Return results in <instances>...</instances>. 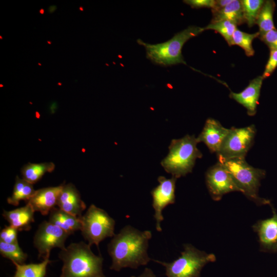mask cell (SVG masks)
<instances>
[{
    "instance_id": "6da1fadb",
    "label": "cell",
    "mask_w": 277,
    "mask_h": 277,
    "mask_svg": "<svg viewBox=\"0 0 277 277\" xmlns=\"http://www.w3.org/2000/svg\"><path fill=\"white\" fill-rule=\"evenodd\" d=\"M152 237L149 230L140 231L130 225L124 227L108 245L111 258L110 269L120 271L124 268L136 269L152 260L147 250Z\"/></svg>"
},
{
    "instance_id": "7a4b0ae2",
    "label": "cell",
    "mask_w": 277,
    "mask_h": 277,
    "mask_svg": "<svg viewBox=\"0 0 277 277\" xmlns=\"http://www.w3.org/2000/svg\"><path fill=\"white\" fill-rule=\"evenodd\" d=\"M58 257L63 263L60 277H106L103 257L93 253L91 246L83 241L70 244L61 250Z\"/></svg>"
},
{
    "instance_id": "3957f363",
    "label": "cell",
    "mask_w": 277,
    "mask_h": 277,
    "mask_svg": "<svg viewBox=\"0 0 277 277\" xmlns=\"http://www.w3.org/2000/svg\"><path fill=\"white\" fill-rule=\"evenodd\" d=\"M204 27L189 26L176 33L171 38L163 43L151 44L138 39V44L144 47L147 58L153 63L167 67L179 64H186L182 49L186 42L201 34Z\"/></svg>"
},
{
    "instance_id": "277c9868",
    "label": "cell",
    "mask_w": 277,
    "mask_h": 277,
    "mask_svg": "<svg viewBox=\"0 0 277 277\" xmlns=\"http://www.w3.org/2000/svg\"><path fill=\"white\" fill-rule=\"evenodd\" d=\"M197 143L194 135L173 139L168 155L161 162L166 172L176 179L191 172L196 160L203 155L197 147Z\"/></svg>"
},
{
    "instance_id": "5b68a950",
    "label": "cell",
    "mask_w": 277,
    "mask_h": 277,
    "mask_svg": "<svg viewBox=\"0 0 277 277\" xmlns=\"http://www.w3.org/2000/svg\"><path fill=\"white\" fill-rule=\"evenodd\" d=\"M231 174L236 185L249 200L258 205H271L269 200L259 195L261 181L265 176V171L249 165L245 158L219 160Z\"/></svg>"
},
{
    "instance_id": "8992f818",
    "label": "cell",
    "mask_w": 277,
    "mask_h": 277,
    "mask_svg": "<svg viewBox=\"0 0 277 277\" xmlns=\"http://www.w3.org/2000/svg\"><path fill=\"white\" fill-rule=\"evenodd\" d=\"M181 254L170 263L152 260L165 268L167 277H200L203 268L216 260L214 254L200 250L190 244L184 245V250Z\"/></svg>"
},
{
    "instance_id": "52a82bcc",
    "label": "cell",
    "mask_w": 277,
    "mask_h": 277,
    "mask_svg": "<svg viewBox=\"0 0 277 277\" xmlns=\"http://www.w3.org/2000/svg\"><path fill=\"white\" fill-rule=\"evenodd\" d=\"M80 220L82 234L90 246L94 244L98 247L100 242L115 235L114 220L104 210L93 204L89 206Z\"/></svg>"
},
{
    "instance_id": "ba28073f",
    "label": "cell",
    "mask_w": 277,
    "mask_h": 277,
    "mask_svg": "<svg viewBox=\"0 0 277 277\" xmlns=\"http://www.w3.org/2000/svg\"><path fill=\"white\" fill-rule=\"evenodd\" d=\"M255 133L253 125L243 128H231L216 153L218 159L245 158L253 144Z\"/></svg>"
},
{
    "instance_id": "9c48e42d",
    "label": "cell",
    "mask_w": 277,
    "mask_h": 277,
    "mask_svg": "<svg viewBox=\"0 0 277 277\" xmlns=\"http://www.w3.org/2000/svg\"><path fill=\"white\" fill-rule=\"evenodd\" d=\"M70 234L49 221H44L38 226L33 238V244L38 251V258H50L54 248H65V242Z\"/></svg>"
},
{
    "instance_id": "30bf717a",
    "label": "cell",
    "mask_w": 277,
    "mask_h": 277,
    "mask_svg": "<svg viewBox=\"0 0 277 277\" xmlns=\"http://www.w3.org/2000/svg\"><path fill=\"white\" fill-rule=\"evenodd\" d=\"M206 183L209 192L214 201L220 200L228 193L241 192L231 174L219 162L207 170Z\"/></svg>"
},
{
    "instance_id": "8fae6325",
    "label": "cell",
    "mask_w": 277,
    "mask_h": 277,
    "mask_svg": "<svg viewBox=\"0 0 277 277\" xmlns=\"http://www.w3.org/2000/svg\"><path fill=\"white\" fill-rule=\"evenodd\" d=\"M177 179L174 176L167 179L160 176L157 181L159 184L151 191L152 196V206L154 210V218L156 221V229L157 231L162 230L161 223L164 220L162 211L170 204L175 202V183Z\"/></svg>"
},
{
    "instance_id": "7c38bea8",
    "label": "cell",
    "mask_w": 277,
    "mask_h": 277,
    "mask_svg": "<svg viewBox=\"0 0 277 277\" xmlns=\"http://www.w3.org/2000/svg\"><path fill=\"white\" fill-rule=\"evenodd\" d=\"M271 205L272 216L258 221L252 227L258 234L261 250L277 253V213Z\"/></svg>"
},
{
    "instance_id": "4fadbf2b",
    "label": "cell",
    "mask_w": 277,
    "mask_h": 277,
    "mask_svg": "<svg viewBox=\"0 0 277 277\" xmlns=\"http://www.w3.org/2000/svg\"><path fill=\"white\" fill-rule=\"evenodd\" d=\"M229 130L223 127L218 121L208 118L196 139L198 143H204L211 152L217 153Z\"/></svg>"
},
{
    "instance_id": "5bb4252c",
    "label": "cell",
    "mask_w": 277,
    "mask_h": 277,
    "mask_svg": "<svg viewBox=\"0 0 277 277\" xmlns=\"http://www.w3.org/2000/svg\"><path fill=\"white\" fill-rule=\"evenodd\" d=\"M57 206L61 209L78 217H81L86 208V205L82 200L80 193L72 183L63 184Z\"/></svg>"
},
{
    "instance_id": "9a60e30c",
    "label": "cell",
    "mask_w": 277,
    "mask_h": 277,
    "mask_svg": "<svg viewBox=\"0 0 277 277\" xmlns=\"http://www.w3.org/2000/svg\"><path fill=\"white\" fill-rule=\"evenodd\" d=\"M62 187L63 184L38 189L27 203L32 206L35 212H39L43 215H47L57 205Z\"/></svg>"
},
{
    "instance_id": "2e32d148",
    "label": "cell",
    "mask_w": 277,
    "mask_h": 277,
    "mask_svg": "<svg viewBox=\"0 0 277 277\" xmlns=\"http://www.w3.org/2000/svg\"><path fill=\"white\" fill-rule=\"evenodd\" d=\"M263 80L262 76H259L251 80L242 91L230 93V97L243 105L250 116L256 113Z\"/></svg>"
},
{
    "instance_id": "e0dca14e",
    "label": "cell",
    "mask_w": 277,
    "mask_h": 277,
    "mask_svg": "<svg viewBox=\"0 0 277 277\" xmlns=\"http://www.w3.org/2000/svg\"><path fill=\"white\" fill-rule=\"evenodd\" d=\"M34 212L32 206L27 203L23 207L10 211L4 210L2 215L10 226L18 231H29L34 222Z\"/></svg>"
},
{
    "instance_id": "ac0fdd59",
    "label": "cell",
    "mask_w": 277,
    "mask_h": 277,
    "mask_svg": "<svg viewBox=\"0 0 277 277\" xmlns=\"http://www.w3.org/2000/svg\"><path fill=\"white\" fill-rule=\"evenodd\" d=\"M48 221L70 235L76 231L81 230L82 227L80 217L74 216L58 207H54L51 210Z\"/></svg>"
},
{
    "instance_id": "d6986e66",
    "label": "cell",
    "mask_w": 277,
    "mask_h": 277,
    "mask_svg": "<svg viewBox=\"0 0 277 277\" xmlns=\"http://www.w3.org/2000/svg\"><path fill=\"white\" fill-rule=\"evenodd\" d=\"M211 22L228 20L234 22L237 25L245 23L241 1L233 0L224 8L212 12Z\"/></svg>"
},
{
    "instance_id": "ffe728a7",
    "label": "cell",
    "mask_w": 277,
    "mask_h": 277,
    "mask_svg": "<svg viewBox=\"0 0 277 277\" xmlns=\"http://www.w3.org/2000/svg\"><path fill=\"white\" fill-rule=\"evenodd\" d=\"M35 191L33 184L16 176L12 195L7 199V202L13 206L18 205L21 201L27 202Z\"/></svg>"
},
{
    "instance_id": "44dd1931",
    "label": "cell",
    "mask_w": 277,
    "mask_h": 277,
    "mask_svg": "<svg viewBox=\"0 0 277 277\" xmlns=\"http://www.w3.org/2000/svg\"><path fill=\"white\" fill-rule=\"evenodd\" d=\"M54 168L55 165L52 162L29 163L22 168L21 173L23 179L34 184L39 181L45 173L52 172Z\"/></svg>"
},
{
    "instance_id": "7402d4cb",
    "label": "cell",
    "mask_w": 277,
    "mask_h": 277,
    "mask_svg": "<svg viewBox=\"0 0 277 277\" xmlns=\"http://www.w3.org/2000/svg\"><path fill=\"white\" fill-rule=\"evenodd\" d=\"M51 262L48 258L37 264L13 263L16 270L12 277H45L47 266Z\"/></svg>"
},
{
    "instance_id": "603a6c76",
    "label": "cell",
    "mask_w": 277,
    "mask_h": 277,
    "mask_svg": "<svg viewBox=\"0 0 277 277\" xmlns=\"http://www.w3.org/2000/svg\"><path fill=\"white\" fill-rule=\"evenodd\" d=\"M275 7V4L273 1L268 0L264 2L256 22L259 27L260 35L275 29L273 20Z\"/></svg>"
},
{
    "instance_id": "cb8c5ba5",
    "label": "cell",
    "mask_w": 277,
    "mask_h": 277,
    "mask_svg": "<svg viewBox=\"0 0 277 277\" xmlns=\"http://www.w3.org/2000/svg\"><path fill=\"white\" fill-rule=\"evenodd\" d=\"M0 253L4 258L8 259L13 263L25 264L28 255L19 247L18 243L8 244L0 241Z\"/></svg>"
},
{
    "instance_id": "d4e9b609",
    "label": "cell",
    "mask_w": 277,
    "mask_h": 277,
    "mask_svg": "<svg viewBox=\"0 0 277 277\" xmlns=\"http://www.w3.org/2000/svg\"><path fill=\"white\" fill-rule=\"evenodd\" d=\"M259 35V32L251 34L237 29L232 37V45H235L241 47L245 51L247 56H253L254 54V50L252 46V41Z\"/></svg>"
},
{
    "instance_id": "484cf974",
    "label": "cell",
    "mask_w": 277,
    "mask_h": 277,
    "mask_svg": "<svg viewBox=\"0 0 277 277\" xmlns=\"http://www.w3.org/2000/svg\"><path fill=\"white\" fill-rule=\"evenodd\" d=\"M237 25L228 20H222L211 23L204 27V30H213L219 33L226 40L229 46H232V37L238 29Z\"/></svg>"
},
{
    "instance_id": "4316f807",
    "label": "cell",
    "mask_w": 277,
    "mask_h": 277,
    "mask_svg": "<svg viewBox=\"0 0 277 277\" xmlns=\"http://www.w3.org/2000/svg\"><path fill=\"white\" fill-rule=\"evenodd\" d=\"M264 2L262 0L241 1L245 23L249 27H251L256 24L258 15Z\"/></svg>"
},
{
    "instance_id": "83f0119b",
    "label": "cell",
    "mask_w": 277,
    "mask_h": 277,
    "mask_svg": "<svg viewBox=\"0 0 277 277\" xmlns=\"http://www.w3.org/2000/svg\"><path fill=\"white\" fill-rule=\"evenodd\" d=\"M18 231L13 227L9 225L5 226L0 233V241L8 244L18 243L17 232Z\"/></svg>"
},
{
    "instance_id": "f1b7e54d",
    "label": "cell",
    "mask_w": 277,
    "mask_h": 277,
    "mask_svg": "<svg viewBox=\"0 0 277 277\" xmlns=\"http://www.w3.org/2000/svg\"><path fill=\"white\" fill-rule=\"evenodd\" d=\"M277 67V49L270 50V55L262 76L263 79L269 76Z\"/></svg>"
},
{
    "instance_id": "f546056e",
    "label": "cell",
    "mask_w": 277,
    "mask_h": 277,
    "mask_svg": "<svg viewBox=\"0 0 277 277\" xmlns=\"http://www.w3.org/2000/svg\"><path fill=\"white\" fill-rule=\"evenodd\" d=\"M259 37L270 50L277 49V30L275 29L269 31Z\"/></svg>"
},
{
    "instance_id": "4dcf8cb0",
    "label": "cell",
    "mask_w": 277,
    "mask_h": 277,
    "mask_svg": "<svg viewBox=\"0 0 277 277\" xmlns=\"http://www.w3.org/2000/svg\"><path fill=\"white\" fill-rule=\"evenodd\" d=\"M183 2L193 8H210L212 9L215 3L214 0H185Z\"/></svg>"
},
{
    "instance_id": "1f68e13d",
    "label": "cell",
    "mask_w": 277,
    "mask_h": 277,
    "mask_svg": "<svg viewBox=\"0 0 277 277\" xmlns=\"http://www.w3.org/2000/svg\"><path fill=\"white\" fill-rule=\"evenodd\" d=\"M233 0H217L215 1L214 7L212 9V12L219 11L232 2Z\"/></svg>"
},
{
    "instance_id": "d6a6232c",
    "label": "cell",
    "mask_w": 277,
    "mask_h": 277,
    "mask_svg": "<svg viewBox=\"0 0 277 277\" xmlns=\"http://www.w3.org/2000/svg\"><path fill=\"white\" fill-rule=\"evenodd\" d=\"M131 277H156V275L150 268H145L143 272L138 276H132Z\"/></svg>"
},
{
    "instance_id": "836d02e7",
    "label": "cell",
    "mask_w": 277,
    "mask_h": 277,
    "mask_svg": "<svg viewBox=\"0 0 277 277\" xmlns=\"http://www.w3.org/2000/svg\"><path fill=\"white\" fill-rule=\"evenodd\" d=\"M56 6L52 5L50 6L48 8V11L50 13H53L54 11H55L56 10Z\"/></svg>"
},
{
    "instance_id": "e575fe53",
    "label": "cell",
    "mask_w": 277,
    "mask_h": 277,
    "mask_svg": "<svg viewBox=\"0 0 277 277\" xmlns=\"http://www.w3.org/2000/svg\"><path fill=\"white\" fill-rule=\"evenodd\" d=\"M39 13L41 14H43L44 13V9H41L39 11Z\"/></svg>"
},
{
    "instance_id": "d590c367",
    "label": "cell",
    "mask_w": 277,
    "mask_h": 277,
    "mask_svg": "<svg viewBox=\"0 0 277 277\" xmlns=\"http://www.w3.org/2000/svg\"><path fill=\"white\" fill-rule=\"evenodd\" d=\"M79 9H80L81 11H82L84 10V9H83V8L82 7H80Z\"/></svg>"
},
{
    "instance_id": "8d00e7d4",
    "label": "cell",
    "mask_w": 277,
    "mask_h": 277,
    "mask_svg": "<svg viewBox=\"0 0 277 277\" xmlns=\"http://www.w3.org/2000/svg\"><path fill=\"white\" fill-rule=\"evenodd\" d=\"M47 43H48V44H50V45L52 44V42H50V41H47Z\"/></svg>"
},
{
    "instance_id": "74e56055",
    "label": "cell",
    "mask_w": 277,
    "mask_h": 277,
    "mask_svg": "<svg viewBox=\"0 0 277 277\" xmlns=\"http://www.w3.org/2000/svg\"><path fill=\"white\" fill-rule=\"evenodd\" d=\"M38 65H39V66H41V65H42L41 64V63H38Z\"/></svg>"
},
{
    "instance_id": "f35d334b",
    "label": "cell",
    "mask_w": 277,
    "mask_h": 277,
    "mask_svg": "<svg viewBox=\"0 0 277 277\" xmlns=\"http://www.w3.org/2000/svg\"><path fill=\"white\" fill-rule=\"evenodd\" d=\"M0 38L2 39H3V37H2V36H0Z\"/></svg>"
},
{
    "instance_id": "ab89813d",
    "label": "cell",
    "mask_w": 277,
    "mask_h": 277,
    "mask_svg": "<svg viewBox=\"0 0 277 277\" xmlns=\"http://www.w3.org/2000/svg\"><path fill=\"white\" fill-rule=\"evenodd\" d=\"M58 84L59 85H62L61 83H58Z\"/></svg>"
},
{
    "instance_id": "60d3db41",
    "label": "cell",
    "mask_w": 277,
    "mask_h": 277,
    "mask_svg": "<svg viewBox=\"0 0 277 277\" xmlns=\"http://www.w3.org/2000/svg\"><path fill=\"white\" fill-rule=\"evenodd\" d=\"M2 86L3 87V85H2V84H1V87H2Z\"/></svg>"
}]
</instances>
